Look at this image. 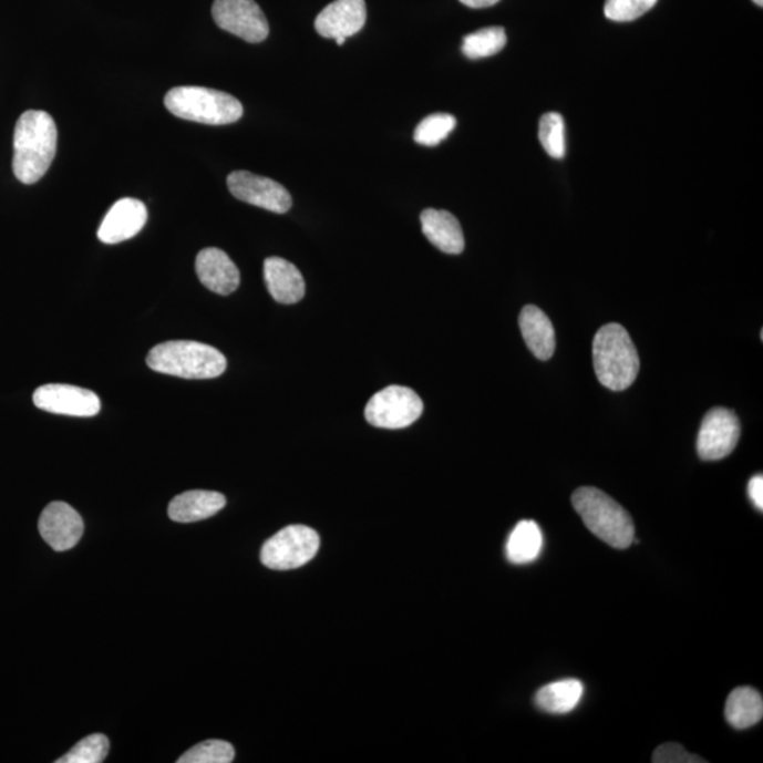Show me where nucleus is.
<instances>
[{
    "label": "nucleus",
    "instance_id": "1",
    "mask_svg": "<svg viewBox=\"0 0 763 763\" xmlns=\"http://www.w3.org/2000/svg\"><path fill=\"white\" fill-rule=\"evenodd\" d=\"M58 137V126L48 112L28 111L20 116L13 140V173L20 183H38L48 173Z\"/></svg>",
    "mask_w": 763,
    "mask_h": 763
},
{
    "label": "nucleus",
    "instance_id": "2",
    "mask_svg": "<svg viewBox=\"0 0 763 763\" xmlns=\"http://www.w3.org/2000/svg\"><path fill=\"white\" fill-rule=\"evenodd\" d=\"M594 370L599 383L621 392L633 385L640 361L632 338L621 324L611 322L599 329L592 342Z\"/></svg>",
    "mask_w": 763,
    "mask_h": 763
},
{
    "label": "nucleus",
    "instance_id": "3",
    "mask_svg": "<svg viewBox=\"0 0 763 763\" xmlns=\"http://www.w3.org/2000/svg\"><path fill=\"white\" fill-rule=\"evenodd\" d=\"M152 371L184 379H213L227 370V360L212 346L197 341H167L146 358Z\"/></svg>",
    "mask_w": 763,
    "mask_h": 763
},
{
    "label": "nucleus",
    "instance_id": "4",
    "mask_svg": "<svg viewBox=\"0 0 763 763\" xmlns=\"http://www.w3.org/2000/svg\"><path fill=\"white\" fill-rule=\"evenodd\" d=\"M573 506L584 525L598 539L616 549H628L635 539L631 515L611 496L592 486H582L573 494Z\"/></svg>",
    "mask_w": 763,
    "mask_h": 763
},
{
    "label": "nucleus",
    "instance_id": "5",
    "mask_svg": "<svg viewBox=\"0 0 763 763\" xmlns=\"http://www.w3.org/2000/svg\"><path fill=\"white\" fill-rule=\"evenodd\" d=\"M165 105L174 116L204 125L235 124L244 115L235 96L204 86H177L167 92Z\"/></svg>",
    "mask_w": 763,
    "mask_h": 763
},
{
    "label": "nucleus",
    "instance_id": "6",
    "mask_svg": "<svg viewBox=\"0 0 763 763\" xmlns=\"http://www.w3.org/2000/svg\"><path fill=\"white\" fill-rule=\"evenodd\" d=\"M320 549V537L303 525L285 527L265 543L260 560L271 570H293L307 565Z\"/></svg>",
    "mask_w": 763,
    "mask_h": 763
},
{
    "label": "nucleus",
    "instance_id": "7",
    "mask_svg": "<svg viewBox=\"0 0 763 763\" xmlns=\"http://www.w3.org/2000/svg\"><path fill=\"white\" fill-rule=\"evenodd\" d=\"M423 401L406 386H388L373 394L365 408L367 422L379 429L398 430L411 426L422 416Z\"/></svg>",
    "mask_w": 763,
    "mask_h": 763
},
{
    "label": "nucleus",
    "instance_id": "8",
    "mask_svg": "<svg viewBox=\"0 0 763 763\" xmlns=\"http://www.w3.org/2000/svg\"><path fill=\"white\" fill-rule=\"evenodd\" d=\"M213 18L219 29L248 43H262L269 35V23L255 0H215Z\"/></svg>",
    "mask_w": 763,
    "mask_h": 763
},
{
    "label": "nucleus",
    "instance_id": "9",
    "mask_svg": "<svg viewBox=\"0 0 763 763\" xmlns=\"http://www.w3.org/2000/svg\"><path fill=\"white\" fill-rule=\"evenodd\" d=\"M227 184L235 198L250 206L275 214H286L293 206L288 189L271 178L256 176L249 172H234L229 174Z\"/></svg>",
    "mask_w": 763,
    "mask_h": 763
},
{
    "label": "nucleus",
    "instance_id": "10",
    "mask_svg": "<svg viewBox=\"0 0 763 763\" xmlns=\"http://www.w3.org/2000/svg\"><path fill=\"white\" fill-rule=\"evenodd\" d=\"M741 424L734 412L715 408L705 414L701 423L698 452L700 458L719 461L734 452L739 444Z\"/></svg>",
    "mask_w": 763,
    "mask_h": 763
},
{
    "label": "nucleus",
    "instance_id": "11",
    "mask_svg": "<svg viewBox=\"0 0 763 763\" xmlns=\"http://www.w3.org/2000/svg\"><path fill=\"white\" fill-rule=\"evenodd\" d=\"M33 402L35 408L44 412L64 416L92 417L101 411L99 394L64 383H50L35 389Z\"/></svg>",
    "mask_w": 763,
    "mask_h": 763
},
{
    "label": "nucleus",
    "instance_id": "12",
    "mask_svg": "<svg viewBox=\"0 0 763 763\" xmlns=\"http://www.w3.org/2000/svg\"><path fill=\"white\" fill-rule=\"evenodd\" d=\"M39 530L51 549H73L84 534L83 517L65 502H51L39 520Z\"/></svg>",
    "mask_w": 763,
    "mask_h": 763
},
{
    "label": "nucleus",
    "instance_id": "13",
    "mask_svg": "<svg viewBox=\"0 0 763 763\" xmlns=\"http://www.w3.org/2000/svg\"><path fill=\"white\" fill-rule=\"evenodd\" d=\"M147 221L145 204L135 198H122L105 215L99 229L101 243L115 245L136 237Z\"/></svg>",
    "mask_w": 763,
    "mask_h": 763
},
{
    "label": "nucleus",
    "instance_id": "14",
    "mask_svg": "<svg viewBox=\"0 0 763 763\" xmlns=\"http://www.w3.org/2000/svg\"><path fill=\"white\" fill-rule=\"evenodd\" d=\"M367 23L365 0H336L317 17L315 28L324 39L351 38Z\"/></svg>",
    "mask_w": 763,
    "mask_h": 763
},
{
    "label": "nucleus",
    "instance_id": "15",
    "mask_svg": "<svg viewBox=\"0 0 763 763\" xmlns=\"http://www.w3.org/2000/svg\"><path fill=\"white\" fill-rule=\"evenodd\" d=\"M196 271L199 281L214 293L228 296L239 288L240 274L237 265L221 249H203L197 255Z\"/></svg>",
    "mask_w": 763,
    "mask_h": 763
},
{
    "label": "nucleus",
    "instance_id": "16",
    "mask_svg": "<svg viewBox=\"0 0 763 763\" xmlns=\"http://www.w3.org/2000/svg\"><path fill=\"white\" fill-rule=\"evenodd\" d=\"M265 281L271 297L281 305H296L306 295L303 275L293 264L278 256L265 260Z\"/></svg>",
    "mask_w": 763,
    "mask_h": 763
},
{
    "label": "nucleus",
    "instance_id": "17",
    "mask_svg": "<svg viewBox=\"0 0 763 763\" xmlns=\"http://www.w3.org/2000/svg\"><path fill=\"white\" fill-rule=\"evenodd\" d=\"M424 237L444 254L460 255L465 248L463 229L452 213L424 209L420 215Z\"/></svg>",
    "mask_w": 763,
    "mask_h": 763
},
{
    "label": "nucleus",
    "instance_id": "18",
    "mask_svg": "<svg viewBox=\"0 0 763 763\" xmlns=\"http://www.w3.org/2000/svg\"><path fill=\"white\" fill-rule=\"evenodd\" d=\"M225 505L227 499L223 494L214 491H187L173 498L168 505V516L178 524H193L218 514Z\"/></svg>",
    "mask_w": 763,
    "mask_h": 763
},
{
    "label": "nucleus",
    "instance_id": "19",
    "mask_svg": "<svg viewBox=\"0 0 763 763\" xmlns=\"http://www.w3.org/2000/svg\"><path fill=\"white\" fill-rule=\"evenodd\" d=\"M519 326L527 348L537 360H550L556 350V332L549 317L539 307L526 306L520 312Z\"/></svg>",
    "mask_w": 763,
    "mask_h": 763
},
{
    "label": "nucleus",
    "instance_id": "20",
    "mask_svg": "<svg viewBox=\"0 0 763 763\" xmlns=\"http://www.w3.org/2000/svg\"><path fill=\"white\" fill-rule=\"evenodd\" d=\"M584 694L580 680L566 679L555 681L536 693L535 703L540 710L550 714H567L575 710Z\"/></svg>",
    "mask_w": 763,
    "mask_h": 763
},
{
    "label": "nucleus",
    "instance_id": "21",
    "mask_svg": "<svg viewBox=\"0 0 763 763\" xmlns=\"http://www.w3.org/2000/svg\"><path fill=\"white\" fill-rule=\"evenodd\" d=\"M543 534L535 520H522L512 530L506 543V557L514 565H529L540 556Z\"/></svg>",
    "mask_w": 763,
    "mask_h": 763
},
{
    "label": "nucleus",
    "instance_id": "22",
    "mask_svg": "<svg viewBox=\"0 0 763 763\" xmlns=\"http://www.w3.org/2000/svg\"><path fill=\"white\" fill-rule=\"evenodd\" d=\"M763 700L760 691L739 688L732 691L725 705V719L736 730L750 729L762 720Z\"/></svg>",
    "mask_w": 763,
    "mask_h": 763
},
{
    "label": "nucleus",
    "instance_id": "23",
    "mask_svg": "<svg viewBox=\"0 0 763 763\" xmlns=\"http://www.w3.org/2000/svg\"><path fill=\"white\" fill-rule=\"evenodd\" d=\"M508 38L505 29L494 25L485 28L473 34L465 35L463 40V53L470 60L493 58L505 48Z\"/></svg>",
    "mask_w": 763,
    "mask_h": 763
},
{
    "label": "nucleus",
    "instance_id": "24",
    "mask_svg": "<svg viewBox=\"0 0 763 763\" xmlns=\"http://www.w3.org/2000/svg\"><path fill=\"white\" fill-rule=\"evenodd\" d=\"M540 145L549 156L563 158L566 156L565 120L557 112L543 115L539 125Z\"/></svg>",
    "mask_w": 763,
    "mask_h": 763
},
{
    "label": "nucleus",
    "instance_id": "25",
    "mask_svg": "<svg viewBox=\"0 0 763 763\" xmlns=\"http://www.w3.org/2000/svg\"><path fill=\"white\" fill-rule=\"evenodd\" d=\"M110 752V741L104 734H92L75 744L58 763H101Z\"/></svg>",
    "mask_w": 763,
    "mask_h": 763
},
{
    "label": "nucleus",
    "instance_id": "26",
    "mask_svg": "<svg viewBox=\"0 0 763 763\" xmlns=\"http://www.w3.org/2000/svg\"><path fill=\"white\" fill-rule=\"evenodd\" d=\"M457 120L448 114H434L424 117L414 131V141L423 146H437L454 131Z\"/></svg>",
    "mask_w": 763,
    "mask_h": 763
},
{
    "label": "nucleus",
    "instance_id": "27",
    "mask_svg": "<svg viewBox=\"0 0 763 763\" xmlns=\"http://www.w3.org/2000/svg\"><path fill=\"white\" fill-rule=\"evenodd\" d=\"M235 760L234 746L227 741L209 740L187 751L178 763H230Z\"/></svg>",
    "mask_w": 763,
    "mask_h": 763
},
{
    "label": "nucleus",
    "instance_id": "28",
    "mask_svg": "<svg viewBox=\"0 0 763 763\" xmlns=\"http://www.w3.org/2000/svg\"><path fill=\"white\" fill-rule=\"evenodd\" d=\"M658 3V0H607L604 13L612 22H632Z\"/></svg>",
    "mask_w": 763,
    "mask_h": 763
},
{
    "label": "nucleus",
    "instance_id": "29",
    "mask_svg": "<svg viewBox=\"0 0 763 763\" xmlns=\"http://www.w3.org/2000/svg\"><path fill=\"white\" fill-rule=\"evenodd\" d=\"M652 762L654 763H704L703 757L691 755L683 746L668 742L660 745L653 752Z\"/></svg>",
    "mask_w": 763,
    "mask_h": 763
},
{
    "label": "nucleus",
    "instance_id": "30",
    "mask_svg": "<svg viewBox=\"0 0 763 763\" xmlns=\"http://www.w3.org/2000/svg\"><path fill=\"white\" fill-rule=\"evenodd\" d=\"M747 495H750L751 501L754 502L756 509H760L762 512L763 511V476H762V474H757L755 476H752L750 484H747Z\"/></svg>",
    "mask_w": 763,
    "mask_h": 763
},
{
    "label": "nucleus",
    "instance_id": "31",
    "mask_svg": "<svg viewBox=\"0 0 763 763\" xmlns=\"http://www.w3.org/2000/svg\"><path fill=\"white\" fill-rule=\"evenodd\" d=\"M460 2L468 8L483 9L494 7V4L498 3L499 0H460Z\"/></svg>",
    "mask_w": 763,
    "mask_h": 763
},
{
    "label": "nucleus",
    "instance_id": "32",
    "mask_svg": "<svg viewBox=\"0 0 763 763\" xmlns=\"http://www.w3.org/2000/svg\"><path fill=\"white\" fill-rule=\"evenodd\" d=\"M336 42H337L338 45H344V43L347 42V39H344V38H338V39H336Z\"/></svg>",
    "mask_w": 763,
    "mask_h": 763
},
{
    "label": "nucleus",
    "instance_id": "33",
    "mask_svg": "<svg viewBox=\"0 0 763 763\" xmlns=\"http://www.w3.org/2000/svg\"><path fill=\"white\" fill-rule=\"evenodd\" d=\"M754 2L757 4V7H762L763 0H754Z\"/></svg>",
    "mask_w": 763,
    "mask_h": 763
}]
</instances>
